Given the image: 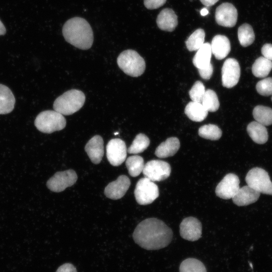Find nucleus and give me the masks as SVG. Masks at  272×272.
Returning <instances> with one entry per match:
<instances>
[{
  "instance_id": "1",
  "label": "nucleus",
  "mask_w": 272,
  "mask_h": 272,
  "mask_svg": "<svg viewBox=\"0 0 272 272\" xmlns=\"http://www.w3.org/2000/svg\"><path fill=\"white\" fill-rule=\"evenodd\" d=\"M134 242L147 250H158L168 246L173 232L164 222L157 218L145 219L136 227L132 235Z\"/></svg>"
},
{
  "instance_id": "2",
  "label": "nucleus",
  "mask_w": 272,
  "mask_h": 272,
  "mask_svg": "<svg viewBox=\"0 0 272 272\" xmlns=\"http://www.w3.org/2000/svg\"><path fill=\"white\" fill-rule=\"evenodd\" d=\"M65 40L81 49H89L93 42V33L91 26L84 19L74 17L67 20L62 28Z\"/></svg>"
},
{
  "instance_id": "3",
  "label": "nucleus",
  "mask_w": 272,
  "mask_h": 272,
  "mask_svg": "<svg viewBox=\"0 0 272 272\" xmlns=\"http://www.w3.org/2000/svg\"><path fill=\"white\" fill-rule=\"evenodd\" d=\"M85 101V96L83 92L72 89L64 92L57 97L53 103L55 111L64 115L74 114L80 110Z\"/></svg>"
},
{
  "instance_id": "4",
  "label": "nucleus",
  "mask_w": 272,
  "mask_h": 272,
  "mask_svg": "<svg viewBox=\"0 0 272 272\" xmlns=\"http://www.w3.org/2000/svg\"><path fill=\"white\" fill-rule=\"evenodd\" d=\"M117 62L125 74L133 77L142 75L146 68L144 58L137 51L131 49L121 52L117 57Z\"/></svg>"
},
{
  "instance_id": "5",
  "label": "nucleus",
  "mask_w": 272,
  "mask_h": 272,
  "mask_svg": "<svg viewBox=\"0 0 272 272\" xmlns=\"http://www.w3.org/2000/svg\"><path fill=\"white\" fill-rule=\"evenodd\" d=\"M34 124L41 132L51 133L63 129L66 120L62 114L55 110H45L37 116Z\"/></svg>"
},
{
  "instance_id": "6",
  "label": "nucleus",
  "mask_w": 272,
  "mask_h": 272,
  "mask_svg": "<svg viewBox=\"0 0 272 272\" xmlns=\"http://www.w3.org/2000/svg\"><path fill=\"white\" fill-rule=\"evenodd\" d=\"M245 181L247 185L260 193L272 195V182L268 173L263 169L252 168L247 173Z\"/></svg>"
},
{
  "instance_id": "7",
  "label": "nucleus",
  "mask_w": 272,
  "mask_h": 272,
  "mask_svg": "<svg viewBox=\"0 0 272 272\" xmlns=\"http://www.w3.org/2000/svg\"><path fill=\"white\" fill-rule=\"evenodd\" d=\"M137 202L141 205H147L153 202L159 195L158 186L146 177L138 181L134 191Z\"/></svg>"
},
{
  "instance_id": "8",
  "label": "nucleus",
  "mask_w": 272,
  "mask_h": 272,
  "mask_svg": "<svg viewBox=\"0 0 272 272\" xmlns=\"http://www.w3.org/2000/svg\"><path fill=\"white\" fill-rule=\"evenodd\" d=\"M171 171L170 164L164 161L152 160L144 166L143 173L152 181H160L169 177Z\"/></svg>"
},
{
  "instance_id": "9",
  "label": "nucleus",
  "mask_w": 272,
  "mask_h": 272,
  "mask_svg": "<svg viewBox=\"0 0 272 272\" xmlns=\"http://www.w3.org/2000/svg\"><path fill=\"white\" fill-rule=\"evenodd\" d=\"M78 179L76 172L72 169L55 173L47 182V187L51 191L59 192L73 185Z\"/></svg>"
},
{
  "instance_id": "10",
  "label": "nucleus",
  "mask_w": 272,
  "mask_h": 272,
  "mask_svg": "<svg viewBox=\"0 0 272 272\" xmlns=\"http://www.w3.org/2000/svg\"><path fill=\"white\" fill-rule=\"evenodd\" d=\"M240 77V67L238 61L229 58L224 61L222 68V82L224 87L231 88L238 83Z\"/></svg>"
},
{
  "instance_id": "11",
  "label": "nucleus",
  "mask_w": 272,
  "mask_h": 272,
  "mask_svg": "<svg viewBox=\"0 0 272 272\" xmlns=\"http://www.w3.org/2000/svg\"><path fill=\"white\" fill-rule=\"evenodd\" d=\"M127 149L123 141L113 139L108 142L106 146V156L111 165H120L125 161Z\"/></svg>"
},
{
  "instance_id": "12",
  "label": "nucleus",
  "mask_w": 272,
  "mask_h": 272,
  "mask_svg": "<svg viewBox=\"0 0 272 272\" xmlns=\"http://www.w3.org/2000/svg\"><path fill=\"white\" fill-rule=\"evenodd\" d=\"M239 179L236 174H227L217 185L216 194L222 199L232 198L239 189Z\"/></svg>"
},
{
  "instance_id": "13",
  "label": "nucleus",
  "mask_w": 272,
  "mask_h": 272,
  "mask_svg": "<svg viewBox=\"0 0 272 272\" xmlns=\"http://www.w3.org/2000/svg\"><path fill=\"white\" fill-rule=\"evenodd\" d=\"M237 17V9L231 3H223L216 9L215 19L217 23L220 26L233 27L236 24Z\"/></svg>"
},
{
  "instance_id": "14",
  "label": "nucleus",
  "mask_w": 272,
  "mask_h": 272,
  "mask_svg": "<svg viewBox=\"0 0 272 272\" xmlns=\"http://www.w3.org/2000/svg\"><path fill=\"white\" fill-rule=\"evenodd\" d=\"M179 232L180 236L184 239L190 241H196L201 236V224L196 218H185L180 224Z\"/></svg>"
},
{
  "instance_id": "15",
  "label": "nucleus",
  "mask_w": 272,
  "mask_h": 272,
  "mask_svg": "<svg viewBox=\"0 0 272 272\" xmlns=\"http://www.w3.org/2000/svg\"><path fill=\"white\" fill-rule=\"evenodd\" d=\"M130 185L129 178L124 175L118 176L117 179L109 183L105 188L104 194L106 197L112 199H118L122 197Z\"/></svg>"
},
{
  "instance_id": "16",
  "label": "nucleus",
  "mask_w": 272,
  "mask_h": 272,
  "mask_svg": "<svg viewBox=\"0 0 272 272\" xmlns=\"http://www.w3.org/2000/svg\"><path fill=\"white\" fill-rule=\"evenodd\" d=\"M85 150L92 163H100L104 155L102 138L99 135L92 137L86 145Z\"/></svg>"
},
{
  "instance_id": "17",
  "label": "nucleus",
  "mask_w": 272,
  "mask_h": 272,
  "mask_svg": "<svg viewBox=\"0 0 272 272\" xmlns=\"http://www.w3.org/2000/svg\"><path fill=\"white\" fill-rule=\"evenodd\" d=\"M260 193L248 185L244 186L238 190L232 198L233 202L238 206H245L256 202Z\"/></svg>"
},
{
  "instance_id": "18",
  "label": "nucleus",
  "mask_w": 272,
  "mask_h": 272,
  "mask_svg": "<svg viewBox=\"0 0 272 272\" xmlns=\"http://www.w3.org/2000/svg\"><path fill=\"white\" fill-rule=\"evenodd\" d=\"M211 47L212 53L218 60L225 58L231 50L229 39L226 36L222 35H217L214 37Z\"/></svg>"
},
{
  "instance_id": "19",
  "label": "nucleus",
  "mask_w": 272,
  "mask_h": 272,
  "mask_svg": "<svg viewBox=\"0 0 272 272\" xmlns=\"http://www.w3.org/2000/svg\"><path fill=\"white\" fill-rule=\"evenodd\" d=\"M156 22L161 30L172 32L177 26V16L173 10L166 8L159 14Z\"/></svg>"
},
{
  "instance_id": "20",
  "label": "nucleus",
  "mask_w": 272,
  "mask_h": 272,
  "mask_svg": "<svg viewBox=\"0 0 272 272\" xmlns=\"http://www.w3.org/2000/svg\"><path fill=\"white\" fill-rule=\"evenodd\" d=\"M179 148V139L176 137H171L158 146L155 154L159 158H165L174 155Z\"/></svg>"
},
{
  "instance_id": "21",
  "label": "nucleus",
  "mask_w": 272,
  "mask_h": 272,
  "mask_svg": "<svg viewBox=\"0 0 272 272\" xmlns=\"http://www.w3.org/2000/svg\"><path fill=\"white\" fill-rule=\"evenodd\" d=\"M15 98L11 90L6 86L0 84V114H6L13 111Z\"/></svg>"
},
{
  "instance_id": "22",
  "label": "nucleus",
  "mask_w": 272,
  "mask_h": 272,
  "mask_svg": "<svg viewBox=\"0 0 272 272\" xmlns=\"http://www.w3.org/2000/svg\"><path fill=\"white\" fill-rule=\"evenodd\" d=\"M247 131L255 143L263 144L268 140V132L265 126L257 121H252L247 126Z\"/></svg>"
},
{
  "instance_id": "23",
  "label": "nucleus",
  "mask_w": 272,
  "mask_h": 272,
  "mask_svg": "<svg viewBox=\"0 0 272 272\" xmlns=\"http://www.w3.org/2000/svg\"><path fill=\"white\" fill-rule=\"evenodd\" d=\"M185 114L191 120L201 122L207 117L208 111L201 103L194 101L189 102L184 110Z\"/></svg>"
},
{
  "instance_id": "24",
  "label": "nucleus",
  "mask_w": 272,
  "mask_h": 272,
  "mask_svg": "<svg viewBox=\"0 0 272 272\" xmlns=\"http://www.w3.org/2000/svg\"><path fill=\"white\" fill-rule=\"evenodd\" d=\"M212 53L211 44L204 43L193 58L194 65L198 69L209 65L211 63Z\"/></svg>"
},
{
  "instance_id": "25",
  "label": "nucleus",
  "mask_w": 272,
  "mask_h": 272,
  "mask_svg": "<svg viewBox=\"0 0 272 272\" xmlns=\"http://www.w3.org/2000/svg\"><path fill=\"white\" fill-rule=\"evenodd\" d=\"M272 69V61L263 56L257 58L252 66L253 75L259 78L267 76Z\"/></svg>"
},
{
  "instance_id": "26",
  "label": "nucleus",
  "mask_w": 272,
  "mask_h": 272,
  "mask_svg": "<svg viewBox=\"0 0 272 272\" xmlns=\"http://www.w3.org/2000/svg\"><path fill=\"white\" fill-rule=\"evenodd\" d=\"M253 116L256 121L264 126L272 124V109L270 107L256 106L253 109Z\"/></svg>"
},
{
  "instance_id": "27",
  "label": "nucleus",
  "mask_w": 272,
  "mask_h": 272,
  "mask_svg": "<svg viewBox=\"0 0 272 272\" xmlns=\"http://www.w3.org/2000/svg\"><path fill=\"white\" fill-rule=\"evenodd\" d=\"M238 37L241 45L247 47L254 41L255 35L252 27L248 24L241 25L238 30Z\"/></svg>"
},
{
  "instance_id": "28",
  "label": "nucleus",
  "mask_w": 272,
  "mask_h": 272,
  "mask_svg": "<svg viewBox=\"0 0 272 272\" xmlns=\"http://www.w3.org/2000/svg\"><path fill=\"white\" fill-rule=\"evenodd\" d=\"M125 165L129 175L134 177L141 173L145 166L144 159L138 155L129 157L125 161Z\"/></svg>"
},
{
  "instance_id": "29",
  "label": "nucleus",
  "mask_w": 272,
  "mask_h": 272,
  "mask_svg": "<svg viewBox=\"0 0 272 272\" xmlns=\"http://www.w3.org/2000/svg\"><path fill=\"white\" fill-rule=\"evenodd\" d=\"M205 32L202 29H198L193 32L185 42L189 51L197 50L204 43Z\"/></svg>"
},
{
  "instance_id": "30",
  "label": "nucleus",
  "mask_w": 272,
  "mask_h": 272,
  "mask_svg": "<svg viewBox=\"0 0 272 272\" xmlns=\"http://www.w3.org/2000/svg\"><path fill=\"white\" fill-rule=\"evenodd\" d=\"M179 272H207L203 263L194 258H188L181 262Z\"/></svg>"
},
{
  "instance_id": "31",
  "label": "nucleus",
  "mask_w": 272,
  "mask_h": 272,
  "mask_svg": "<svg viewBox=\"0 0 272 272\" xmlns=\"http://www.w3.org/2000/svg\"><path fill=\"white\" fill-rule=\"evenodd\" d=\"M150 143V140L146 135L139 133L136 135L132 144L127 150V152L133 154L141 153L149 147Z\"/></svg>"
},
{
  "instance_id": "32",
  "label": "nucleus",
  "mask_w": 272,
  "mask_h": 272,
  "mask_svg": "<svg viewBox=\"0 0 272 272\" xmlns=\"http://www.w3.org/2000/svg\"><path fill=\"white\" fill-rule=\"evenodd\" d=\"M198 133L200 137L212 141L219 140L222 134L221 129L218 126L212 124L201 126L198 129Z\"/></svg>"
},
{
  "instance_id": "33",
  "label": "nucleus",
  "mask_w": 272,
  "mask_h": 272,
  "mask_svg": "<svg viewBox=\"0 0 272 272\" xmlns=\"http://www.w3.org/2000/svg\"><path fill=\"white\" fill-rule=\"evenodd\" d=\"M201 103L208 112L216 111L220 106L216 93L211 89L206 90Z\"/></svg>"
},
{
  "instance_id": "34",
  "label": "nucleus",
  "mask_w": 272,
  "mask_h": 272,
  "mask_svg": "<svg viewBox=\"0 0 272 272\" xmlns=\"http://www.w3.org/2000/svg\"><path fill=\"white\" fill-rule=\"evenodd\" d=\"M205 92L206 89L203 83L197 81L194 83L189 91V95L192 101L201 103Z\"/></svg>"
},
{
  "instance_id": "35",
  "label": "nucleus",
  "mask_w": 272,
  "mask_h": 272,
  "mask_svg": "<svg viewBox=\"0 0 272 272\" xmlns=\"http://www.w3.org/2000/svg\"><path fill=\"white\" fill-rule=\"evenodd\" d=\"M256 89L257 92L262 96L271 95L272 78H266L259 81L256 85Z\"/></svg>"
},
{
  "instance_id": "36",
  "label": "nucleus",
  "mask_w": 272,
  "mask_h": 272,
  "mask_svg": "<svg viewBox=\"0 0 272 272\" xmlns=\"http://www.w3.org/2000/svg\"><path fill=\"white\" fill-rule=\"evenodd\" d=\"M200 76L203 79L209 80L213 73V66L211 63L203 67L198 69Z\"/></svg>"
},
{
  "instance_id": "37",
  "label": "nucleus",
  "mask_w": 272,
  "mask_h": 272,
  "mask_svg": "<svg viewBox=\"0 0 272 272\" xmlns=\"http://www.w3.org/2000/svg\"><path fill=\"white\" fill-rule=\"evenodd\" d=\"M166 0H144L145 6L149 10L158 9L165 4Z\"/></svg>"
},
{
  "instance_id": "38",
  "label": "nucleus",
  "mask_w": 272,
  "mask_h": 272,
  "mask_svg": "<svg viewBox=\"0 0 272 272\" xmlns=\"http://www.w3.org/2000/svg\"><path fill=\"white\" fill-rule=\"evenodd\" d=\"M263 57L266 59L272 60V44L266 43L263 45L261 49Z\"/></svg>"
},
{
  "instance_id": "39",
  "label": "nucleus",
  "mask_w": 272,
  "mask_h": 272,
  "mask_svg": "<svg viewBox=\"0 0 272 272\" xmlns=\"http://www.w3.org/2000/svg\"><path fill=\"white\" fill-rule=\"evenodd\" d=\"M56 272H77L76 267L71 263H66L60 266Z\"/></svg>"
},
{
  "instance_id": "40",
  "label": "nucleus",
  "mask_w": 272,
  "mask_h": 272,
  "mask_svg": "<svg viewBox=\"0 0 272 272\" xmlns=\"http://www.w3.org/2000/svg\"><path fill=\"white\" fill-rule=\"evenodd\" d=\"M200 2L207 7H211L215 5L219 0H200Z\"/></svg>"
},
{
  "instance_id": "41",
  "label": "nucleus",
  "mask_w": 272,
  "mask_h": 272,
  "mask_svg": "<svg viewBox=\"0 0 272 272\" xmlns=\"http://www.w3.org/2000/svg\"><path fill=\"white\" fill-rule=\"evenodd\" d=\"M6 30L3 23L0 20V35H4L6 33Z\"/></svg>"
},
{
  "instance_id": "42",
  "label": "nucleus",
  "mask_w": 272,
  "mask_h": 272,
  "mask_svg": "<svg viewBox=\"0 0 272 272\" xmlns=\"http://www.w3.org/2000/svg\"><path fill=\"white\" fill-rule=\"evenodd\" d=\"M209 14V11L206 8H203L200 11V14L202 16L207 15Z\"/></svg>"
},
{
  "instance_id": "43",
  "label": "nucleus",
  "mask_w": 272,
  "mask_h": 272,
  "mask_svg": "<svg viewBox=\"0 0 272 272\" xmlns=\"http://www.w3.org/2000/svg\"><path fill=\"white\" fill-rule=\"evenodd\" d=\"M271 100H272V98H271Z\"/></svg>"
}]
</instances>
